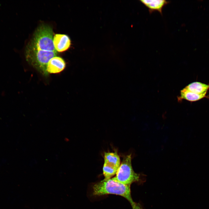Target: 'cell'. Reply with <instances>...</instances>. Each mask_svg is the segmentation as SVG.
<instances>
[{
  "label": "cell",
  "instance_id": "obj_6",
  "mask_svg": "<svg viewBox=\"0 0 209 209\" xmlns=\"http://www.w3.org/2000/svg\"><path fill=\"white\" fill-rule=\"evenodd\" d=\"M53 43L57 52H62L69 48L71 40L69 37L66 35L57 34L53 36Z\"/></svg>",
  "mask_w": 209,
  "mask_h": 209
},
{
  "label": "cell",
  "instance_id": "obj_1",
  "mask_svg": "<svg viewBox=\"0 0 209 209\" xmlns=\"http://www.w3.org/2000/svg\"><path fill=\"white\" fill-rule=\"evenodd\" d=\"M130 185L119 183L112 178L98 182L92 186V194L95 196L112 194L121 196L126 199L130 203L134 201L131 194Z\"/></svg>",
  "mask_w": 209,
  "mask_h": 209
},
{
  "label": "cell",
  "instance_id": "obj_5",
  "mask_svg": "<svg viewBox=\"0 0 209 209\" xmlns=\"http://www.w3.org/2000/svg\"><path fill=\"white\" fill-rule=\"evenodd\" d=\"M66 67L64 60L61 57L55 56L51 59L46 66V71L48 75L50 74H55L62 71Z\"/></svg>",
  "mask_w": 209,
  "mask_h": 209
},
{
  "label": "cell",
  "instance_id": "obj_3",
  "mask_svg": "<svg viewBox=\"0 0 209 209\" xmlns=\"http://www.w3.org/2000/svg\"><path fill=\"white\" fill-rule=\"evenodd\" d=\"M131 154L124 156L122 161L113 179L119 183L131 185L133 183H143L145 177L143 174L137 173L134 170L131 163Z\"/></svg>",
  "mask_w": 209,
  "mask_h": 209
},
{
  "label": "cell",
  "instance_id": "obj_4",
  "mask_svg": "<svg viewBox=\"0 0 209 209\" xmlns=\"http://www.w3.org/2000/svg\"><path fill=\"white\" fill-rule=\"evenodd\" d=\"M103 167L105 179H107L116 174L120 165V159L117 152H105Z\"/></svg>",
  "mask_w": 209,
  "mask_h": 209
},
{
  "label": "cell",
  "instance_id": "obj_10",
  "mask_svg": "<svg viewBox=\"0 0 209 209\" xmlns=\"http://www.w3.org/2000/svg\"><path fill=\"white\" fill-rule=\"evenodd\" d=\"M132 209H143L141 204L139 203H137L133 201L130 203Z\"/></svg>",
  "mask_w": 209,
  "mask_h": 209
},
{
  "label": "cell",
  "instance_id": "obj_7",
  "mask_svg": "<svg viewBox=\"0 0 209 209\" xmlns=\"http://www.w3.org/2000/svg\"><path fill=\"white\" fill-rule=\"evenodd\" d=\"M140 1L148 8L150 13L157 11L161 15L162 14L163 7L170 2V1L165 0H140Z\"/></svg>",
  "mask_w": 209,
  "mask_h": 209
},
{
  "label": "cell",
  "instance_id": "obj_2",
  "mask_svg": "<svg viewBox=\"0 0 209 209\" xmlns=\"http://www.w3.org/2000/svg\"><path fill=\"white\" fill-rule=\"evenodd\" d=\"M53 37L51 27L47 25H42L36 30L26 48L40 51H57L54 46Z\"/></svg>",
  "mask_w": 209,
  "mask_h": 209
},
{
  "label": "cell",
  "instance_id": "obj_8",
  "mask_svg": "<svg viewBox=\"0 0 209 209\" xmlns=\"http://www.w3.org/2000/svg\"><path fill=\"white\" fill-rule=\"evenodd\" d=\"M207 93L202 94H198L191 92L185 88L180 91V96L178 100L185 99L190 102L196 101L203 98H209V95H207Z\"/></svg>",
  "mask_w": 209,
  "mask_h": 209
},
{
  "label": "cell",
  "instance_id": "obj_9",
  "mask_svg": "<svg viewBox=\"0 0 209 209\" xmlns=\"http://www.w3.org/2000/svg\"><path fill=\"white\" fill-rule=\"evenodd\" d=\"M187 90L198 94L207 93L209 90V84H206L199 82H192L185 87Z\"/></svg>",
  "mask_w": 209,
  "mask_h": 209
}]
</instances>
